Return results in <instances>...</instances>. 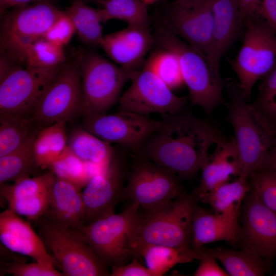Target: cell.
I'll list each match as a JSON object with an SVG mask.
<instances>
[{"mask_svg": "<svg viewBox=\"0 0 276 276\" xmlns=\"http://www.w3.org/2000/svg\"><path fill=\"white\" fill-rule=\"evenodd\" d=\"M6 273L14 276H62L63 273L56 269L54 266L39 262L26 263L23 262H8L4 270Z\"/></svg>", "mask_w": 276, "mask_h": 276, "instance_id": "obj_39", "label": "cell"}, {"mask_svg": "<svg viewBox=\"0 0 276 276\" xmlns=\"http://www.w3.org/2000/svg\"><path fill=\"white\" fill-rule=\"evenodd\" d=\"M201 250L219 260L229 275L262 276L271 266L270 262L246 248L236 250L220 247L215 249L203 247Z\"/></svg>", "mask_w": 276, "mask_h": 276, "instance_id": "obj_26", "label": "cell"}, {"mask_svg": "<svg viewBox=\"0 0 276 276\" xmlns=\"http://www.w3.org/2000/svg\"><path fill=\"white\" fill-rule=\"evenodd\" d=\"M41 129L31 134L17 148L0 157L1 184L41 174L38 172L42 169L36 162L33 149L34 140Z\"/></svg>", "mask_w": 276, "mask_h": 276, "instance_id": "obj_27", "label": "cell"}, {"mask_svg": "<svg viewBox=\"0 0 276 276\" xmlns=\"http://www.w3.org/2000/svg\"><path fill=\"white\" fill-rule=\"evenodd\" d=\"M221 134L208 121L181 111L164 117L139 156L180 177H191L201 170Z\"/></svg>", "mask_w": 276, "mask_h": 276, "instance_id": "obj_1", "label": "cell"}, {"mask_svg": "<svg viewBox=\"0 0 276 276\" xmlns=\"http://www.w3.org/2000/svg\"><path fill=\"white\" fill-rule=\"evenodd\" d=\"M178 2L181 3H190L192 2L195 1L197 0H175Z\"/></svg>", "mask_w": 276, "mask_h": 276, "instance_id": "obj_49", "label": "cell"}, {"mask_svg": "<svg viewBox=\"0 0 276 276\" xmlns=\"http://www.w3.org/2000/svg\"><path fill=\"white\" fill-rule=\"evenodd\" d=\"M132 165L122 199L148 209L183 194L177 175L152 161L136 156Z\"/></svg>", "mask_w": 276, "mask_h": 276, "instance_id": "obj_13", "label": "cell"}, {"mask_svg": "<svg viewBox=\"0 0 276 276\" xmlns=\"http://www.w3.org/2000/svg\"><path fill=\"white\" fill-rule=\"evenodd\" d=\"M64 121L42 127L33 143V153L39 166L48 169L67 146L68 135Z\"/></svg>", "mask_w": 276, "mask_h": 276, "instance_id": "obj_30", "label": "cell"}, {"mask_svg": "<svg viewBox=\"0 0 276 276\" xmlns=\"http://www.w3.org/2000/svg\"><path fill=\"white\" fill-rule=\"evenodd\" d=\"M213 30L206 57L220 71V61L230 47L243 35L244 22L237 0H213Z\"/></svg>", "mask_w": 276, "mask_h": 276, "instance_id": "obj_21", "label": "cell"}, {"mask_svg": "<svg viewBox=\"0 0 276 276\" xmlns=\"http://www.w3.org/2000/svg\"><path fill=\"white\" fill-rule=\"evenodd\" d=\"M242 45L230 62L247 101L257 81L276 66V34L257 14L246 19Z\"/></svg>", "mask_w": 276, "mask_h": 276, "instance_id": "obj_7", "label": "cell"}, {"mask_svg": "<svg viewBox=\"0 0 276 276\" xmlns=\"http://www.w3.org/2000/svg\"><path fill=\"white\" fill-rule=\"evenodd\" d=\"M201 170L200 183L195 195L209 192L229 181L232 176L242 175L234 136L226 137L221 134L211 147Z\"/></svg>", "mask_w": 276, "mask_h": 276, "instance_id": "obj_22", "label": "cell"}, {"mask_svg": "<svg viewBox=\"0 0 276 276\" xmlns=\"http://www.w3.org/2000/svg\"><path fill=\"white\" fill-rule=\"evenodd\" d=\"M251 190L266 206L276 212V172L261 170L248 176Z\"/></svg>", "mask_w": 276, "mask_h": 276, "instance_id": "obj_38", "label": "cell"}, {"mask_svg": "<svg viewBox=\"0 0 276 276\" xmlns=\"http://www.w3.org/2000/svg\"><path fill=\"white\" fill-rule=\"evenodd\" d=\"M82 1H83L85 2L86 3H95L97 4H99L101 1L103 0H81Z\"/></svg>", "mask_w": 276, "mask_h": 276, "instance_id": "obj_47", "label": "cell"}, {"mask_svg": "<svg viewBox=\"0 0 276 276\" xmlns=\"http://www.w3.org/2000/svg\"><path fill=\"white\" fill-rule=\"evenodd\" d=\"M43 127L32 117L0 114V157L17 148Z\"/></svg>", "mask_w": 276, "mask_h": 276, "instance_id": "obj_33", "label": "cell"}, {"mask_svg": "<svg viewBox=\"0 0 276 276\" xmlns=\"http://www.w3.org/2000/svg\"><path fill=\"white\" fill-rule=\"evenodd\" d=\"M203 256L199 260L198 268L194 273L195 276H228L226 270L222 269L216 262V259L203 251Z\"/></svg>", "mask_w": 276, "mask_h": 276, "instance_id": "obj_41", "label": "cell"}, {"mask_svg": "<svg viewBox=\"0 0 276 276\" xmlns=\"http://www.w3.org/2000/svg\"><path fill=\"white\" fill-rule=\"evenodd\" d=\"M154 42L150 27L128 26L104 35L99 46L119 66L135 71L140 68L145 56Z\"/></svg>", "mask_w": 276, "mask_h": 276, "instance_id": "obj_19", "label": "cell"}, {"mask_svg": "<svg viewBox=\"0 0 276 276\" xmlns=\"http://www.w3.org/2000/svg\"><path fill=\"white\" fill-rule=\"evenodd\" d=\"M82 51L61 65L41 99L33 118L41 125L66 123L86 112L80 65Z\"/></svg>", "mask_w": 276, "mask_h": 276, "instance_id": "obj_8", "label": "cell"}, {"mask_svg": "<svg viewBox=\"0 0 276 276\" xmlns=\"http://www.w3.org/2000/svg\"><path fill=\"white\" fill-rule=\"evenodd\" d=\"M252 105L260 119L273 135L276 131V66L262 79Z\"/></svg>", "mask_w": 276, "mask_h": 276, "instance_id": "obj_35", "label": "cell"}, {"mask_svg": "<svg viewBox=\"0 0 276 276\" xmlns=\"http://www.w3.org/2000/svg\"><path fill=\"white\" fill-rule=\"evenodd\" d=\"M111 276H153L149 269L134 258L128 264L111 267Z\"/></svg>", "mask_w": 276, "mask_h": 276, "instance_id": "obj_42", "label": "cell"}, {"mask_svg": "<svg viewBox=\"0 0 276 276\" xmlns=\"http://www.w3.org/2000/svg\"><path fill=\"white\" fill-rule=\"evenodd\" d=\"M197 200L183 194L156 206L139 210L129 238L132 257L151 245L177 248L191 246L192 219Z\"/></svg>", "mask_w": 276, "mask_h": 276, "instance_id": "obj_2", "label": "cell"}, {"mask_svg": "<svg viewBox=\"0 0 276 276\" xmlns=\"http://www.w3.org/2000/svg\"><path fill=\"white\" fill-rule=\"evenodd\" d=\"M81 0H74L64 11L72 21L80 41L86 45H100L103 37V26L98 9Z\"/></svg>", "mask_w": 276, "mask_h": 276, "instance_id": "obj_31", "label": "cell"}, {"mask_svg": "<svg viewBox=\"0 0 276 276\" xmlns=\"http://www.w3.org/2000/svg\"><path fill=\"white\" fill-rule=\"evenodd\" d=\"M125 163L121 155L114 152L109 165L93 177L84 187V225L114 214L118 202L122 200Z\"/></svg>", "mask_w": 276, "mask_h": 276, "instance_id": "obj_16", "label": "cell"}, {"mask_svg": "<svg viewBox=\"0 0 276 276\" xmlns=\"http://www.w3.org/2000/svg\"><path fill=\"white\" fill-rule=\"evenodd\" d=\"M76 33L75 26L64 11L51 26L44 34L43 38L63 47L69 43Z\"/></svg>", "mask_w": 276, "mask_h": 276, "instance_id": "obj_40", "label": "cell"}, {"mask_svg": "<svg viewBox=\"0 0 276 276\" xmlns=\"http://www.w3.org/2000/svg\"><path fill=\"white\" fill-rule=\"evenodd\" d=\"M83 128L109 144H117L139 156L151 134L162 124L145 116L128 111L112 114L86 112Z\"/></svg>", "mask_w": 276, "mask_h": 276, "instance_id": "obj_12", "label": "cell"}, {"mask_svg": "<svg viewBox=\"0 0 276 276\" xmlns=\"http://www.w3.org/2000/svg\"><path fill=\"white\" fill-rule=\"evenodd\" d=\"M0 240L3 245L10 251L45 265H55L54 258L29 222L9 208L0 214Z\"/></svg>", "mask_w": 276, "mask_h": 276, "instance_id": "obj_20", "label": "cell"}, {"mask_svg": "<svg viewBox=\"0 0 276 276\" xmlns=\"http://www.w3.org/2000/svg\"><path fill=\"white\" fill-rule=\"evenodd\" d=\"M262 170L276 172V131L274 133L273 144L269 150Z\"/></svg>", "mask_w": 276, "mask_h": 276, "instance_id": "obj_46", "label": "cell"}, {"mask_svg": "<svg viewBox=\"0 0 276 276\" xmlns=\"http://www.w3.org/2000/svg\"><path fill=\"white\" fill-rule=\"evenodd\" d=\"M55 175L51 171L22 179L12 184L0 185V194L8 208L35 221L43 216L49 204Z\"/></svg>", "mask_w": 276, "mask_h": 276, "instance_id": "obj_18", "label": "cell"}, {"mask_svg": "<svg viewBox=\"0 0 276 276\" xmlns=\"http://www.w3.org/2000/svg\"><path fill=\"white\" fill-rule=\"evenodd\" d=\"M144 66L155 74L171 90L185 84L178 59L168 49L159 48L155 50Z\"/></svg>", "mask_w": 276, "mask_h": 276, "instance_id": "obj_34", "label": "cell"}, {"mask_svg": "<svg viewBox=\"0 0 276 276\" xmlns=\"http://www.w3.org/2000/svg\"><path fill=\"white\" fill-rule=\"evenodd\" d=\"M154 38L159 48L168 49L177 57L193 105L208 114L219 105H225L223 96L225 82L205 56L180 39L163 21L156 22Z\"/></svg>", "mask_w": 276, "mask_h": 276, "instance_id": "obj_3", "label": "cell"}, {"mask_svg": "<svg viewBox=\"0 0 276 276\" xmlns=\"http://www.w3.org/2000/svg\"><path fill=\"white\" fill-rule=\"evenodd\" d=\"M67 146L85 163L106 168L115 152L110 144L104 141L82 127L73 129L68 136Z\"/></svg>", "mask_w": 276, "mask_h": 276, "instance_id": "obj_28", "label": "cell"}, {"mask_svg": "<svg viewBox=\"0 0 276 276\" xmlns=\"http://www.w3.org/2000/svg\"><path fill=\"white\" fill-rule=\"evenodd\" d=\"M38 234L65 276L110 275L106 265L81 232L55 224L43 216L34 221Z\"/></svg>", "mask_w": 276, "mask_h": 276, "instance_id": "obj_6", "label": "cell"}, {"mask_svg": "<svg viewBox=\"0 0 276 276\" xmlns=\"http://www.w3.org/2000/svg\"><path fill=\"white\" fill-rule=\"evenodd\" d=\"M212 1L175 0L166 5L162 19L170 31L205 57L212 39Z\"/></svg>", "mask_w": 276, "mask_h": 276, "instance_id": "obj_15", "label": "cell"}, {"mask_svg": "<svg viewBox=\"0 0 276 276\" xmlns=\"http://www.w3.org/2000/svg\"><path fill=\"white\" fill-rule=\"evenodd\" d=\"M84 213L80 190L70 181L55 176L43 217L58 225L79 230L84 225Z\"/></svg>", "mask_w": 276, "mask_h": 276, "instance_id": "obj_23", "label": "cell"}, {"mask_svg": "<svg viewBox=\"0 0 276 276\" xmlns=\"http://www.w3.org/2000/svg\"><path fill=\"white\" fill-rule=\"evenodd\" d=\"M203 255L202 251H195L192 247L151 245L143 248L138 257L144 259L146 267L153 276H162L176 264L200 260Z\"/></svg>", "mask_w": 276, "mask_h": 276, "instance_id": "obj_29", "label": "cell"}, {"mask_svg": "<svg viewBox=\"0 0 276 276\" xmlns=\"http://www.w3.org/2000/svg\"><path fill=\"white\" fill-rule=\"evenodd\" d=\"M131 85L119 100L118 111L149 116L153 112L164 117L182 110L187 98L175 95L155 74L144 67L134 71Z\"/></svg>", "mask_w": 276, "mask_h": 276, "instance_id": "obj_14", "label": "cell"}, {"mask_svg": "<svg viewBox=\"0 0 276 276\" xmlns=\"http://www.w3.org/2000/svg\"><path fill=\"white\" fill-rule=\"evenodd\" d=\"M64 11L49 1L13 7L2 16L0 53L18 63L26 65L27 52L37 40L43 37Z\"/></svg>", "mask_w": 276, "mask_h": 276, "instance_id": "obj_5", "label": "cell"}, {"mask_svg": "<svg viewBox=\"0 0 276 276\" xmlns=\"http://www.w3.org/2000/svg\"><path fill=\"white\" fill-rule=\"evenodd\" d=\"M274 276H276V272L274 274Z\"/></svg>", "mask_w": 276, "mask_h": 276, "instance_id": "obj_50", "label": "cell"}, {"mask_svg": "<svg viewBox=\"0 0 276 276\" xmlns=\"http://www.w3.org/2000/svg\"><path fill=\"white\" fill-rule=\"evenodd\" d=\"M248 177L240 175L211 191L194 195L197 201L209 204L215 213L238 220L242 202L250 191Z\"/></svg>", "mask_w": 276, "mask_h": 276, "instance_id": "obj_25", "label": "cell"}, {"mask_svg": "<svg viewBox=\"0 0 276 276\" xmlns=\"http://www.w3.org/2000/svg\"><path fill=\"white\" fill-rule=\"evenodd\" d=\"M256 14L276 34V0H261Z\"/></svg>", "mask_w": 276, "mask_h": 276, "instance_id": "obj_43", "label": "cell"}, {"mask_svg": "<svg viewBox=\"0 0 276 276\" xmlns=\"http://www.w3.org/2000/svg\"><path fill=\"white\" fill-rule=\"evenodd\" d=\"M48 169L56 177L72 183L79 190L84 188L90 180L85 163L67 146Z\"/></svg>", "mask_w": 276, "mask_h": 276, "instance_id": "obj_36", "label": "cell"}, {"mask_svg": "<svg viewBox=\"0 0 276 276\" xmlns=\"http://www.w3.org/2000/svg\"><path fill=\"white\" fill-rule=\"evenodd\" d=\"M240 244L269 262L276 258V212L264 205L250 190L241 206Z\"/></svg>", "mask_w": 276, "mask_h": 276, "instance_id": "obj_17", "label": "cell"}, {"mask_svg": "<svg viewBox=\"0 0 276 276\" xmlns=\"http://www.w3.org/2000/svg\"><path fill=\"white\" fill-rule=\"evenodd\" d=\"M98 13L102 22L118 19L128 26L150 27L151 19L147 4L142 0H103Z\"/></svg>", "mask_w": 276, "mask_h": 276, "instance_id": "obj_32", "label": "cell"}, {"mask_svg": "<svg viewBox=\"0 0 276 276\" xmlns=\"http://www.w3.org/2000/svg\"><path fill=\"white\" fill-rule=\"evenodd\" d=\"M139 209V205L131 202L119 214L84 225L78 230L106 265H124L132 257L129 238Z\"/></svg>", "mask_w": 276, "mask_h": 276, "instance_id": "obj_11", "label": "cell"}, {"mask_svg": "<svg viewBox=\"0 0 276 276\" xmlns=\"http://www.w3.org/2000/svg\"><path fill=\"white\" fill-rule=\"evenodd\" d=\"M67 59L63 47L42 37L35 41L29 48L26 54V65L53 67L62 64Z\"/></svg>", "mask_w": 276, "mask_h": 276, "instance_id": "obj_37", "label": "cell"}, {"mask_svg": "<svg viewBox=\"0 0 276 276\" xmlns=\"http://www.w3.org/2000/svg\"><path fill=\"white\" fill-rule=\"evenodd\" d=\"M242 19L245 20L256 14L261 0H237Z\"/></svg>", "mask_w": 276, "mask_h": 276, "instance_id": "obj_44", "label": "cell"}, {"mask_svg": "<svg viewBox=\"0 0 276 276\" xmlns=\"http://www.w3.org/2000/svg\"><path fill=\"white\" fill-rule=\"evenodd\" d=\"M55 0H0V16H2L9 9L17 6L28 5L38 2L49 1L53 3Z\"/></svg>", "mask_w": 276, "mask_h": 276, "instance_id": "obj_45", "label": "cell"}, {"mask_svg": "<svg viewBox=\"0 0 276 276\" xmlns=\"http://www.w3.org/2000/svg\"><path fill=\"white\" fill-rule=\"evenodd\" d=\"M133 72L96 52L82 51L80 72L86 112L105 113L119 101L122 88Z\"/></svg>", "mask_w": 276, "mask_h": 276, "instance_id": "obj_9", "label": "cell"}, {"mask_svg": "<svg viewBox=\"0 0 276 276\" xmlns=\"http://www.w3.org/2000/svg\"><path fill=\"white\" fill-rule=\"evenodd\" d=\"M225 88L228 98L226 119L234 129L242 175L248 177L262 170L274 135L246 100L238 81H227Z\"/></svg>", "mask_w": 276, "mask_h": 276, "instance_id": "obj_4", "label": "cell"}, {"mask_svg": "<svg viewBox=\"0 0 276 276\" xmlns=\"http://www.w3.org/2000/svg\"><path fill=\"white\" fill-rule=\"evenodd\" d=\"M142 1L149 5V4H152V3H154L155 2L157 1V0H142Z\"/></svg>", "mask_w": 276, "mask_h": 276, "instance_id": "obj_48", "label": "cell"}, {"mask_svg": "<svg viewBox=\"0 0 276 276\" xmlns=\"http://www.w3.org/2000/svg\"><path fill=\"white\" fill-rule=\"evenodd\" d=\"M62 64L53 67L19 65L12 70L0 80V114L33 117Z\"/></svg>", "mask_w": 276, "mask_h": 276, "instance_id": "obj_10", "label": "cell"}, {"mask_svg": "<svg viewBox=\"0 0 276 276\" xmlns=\"http://www.w3.org/2000/svg\"><path fill=\"white\" fill-rule=\"evenodd\" d=\"M241 226L238 220L196 205L192 222L191 246L201 252L203 245L217 241H226L233 245L240 244Z\"/></svg>", "mask_w": 276, "mask_h": 276, "instance_id": "obj_24", "label": "cell"}]
</instances>
